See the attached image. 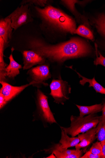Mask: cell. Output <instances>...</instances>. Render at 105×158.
Segmentation results:
<instances>
[{
	"mask_svg": "<svg viewBox=\"0 0 105 158\" xmlns=\"http://www.w3.org/2000/svg\"><path fill=\"white\" fill-rule=\"evenodd\" d=\"M26 42L30 50L34 51L46 60L59 64L69 60L93 55L94 52L91 45L77 38L52 45L39 37L30 36L26 39Z\"/></svg>",
	"mask_w": 105,
	"mask_h": 158,
	"instance_id": "obj_1",
	"label": "cell"
},
{
	"mask_svg": "<svg viewBox=\"0 0 105 158\" xmlns=\"http://www.w3.org/2000/svg\"><path fill=\"white\" fill-rule=\"evenodd\" d=\"M34 9L41 21L40 27L42 31L74 34L77 29L75 21L61 10L51 5L43 8L35 6Z\"/></svg>",
	"mask_w": 105,
	"mask_h": 158,
	"instance_id": "obj_2",
	"label": "cell"
},
{
	"mask_svg": "<svg viewBox=\"0 0 105 158\" xmlns=\"http://www.w3.org/2000/svg\"><path fill=\"white\" fill-rule=\"evenodd\" d=\"M100 117L97 113L90 114L83 117L72 115L70 118V126L68 127H60V128L68 135L71 137H75L92 128H96L99 123Z\"/></svg>",
	"mask_w": 105,
	"mask_h": 158,
	"instance_id": "obj_3",
	"label": "cell"
},
{
	"mask_svg": "<svg viewBox=\"0 0 105 158\" xmlns=\"http://www.w3.org/2000/svg\"><path fill=\"white\" fill-rule=\"evenodd\" d=\"M30 6L28 4L21 5L7 16L10 19L12 27L14 31L34 21Z\"/></svg>",
	"mask_w": 105,
	"mask_h": 158,
	"instance_id": "obj_4",
	"label": "cell"
},
{
	"mask_svg": "<svg viewBox=\"0 0 105 158\" xmlns=\"http://www.w3.org/2000/svg\"><path fill=\"white\" fill-rule=\"evenodd\" d=\"M51 92L50 95L54 99V102L64 105L70 98L71 88L67 82L62 79H53L50 85Z\"/></svg>",
	"mask_w": 105,
	"mask_h": 158,
	"instance_id": "obj_5",
	"label": "cell"
},
{
	"mask_svg": "<svg viewBox=\"0 0 105 158\" xmlns=\"http://www.w3.org/2000/svg\"><path fill=\"white\" fill-rule=\"evenodd\" d=\"M37 106L39 115L43 122L50 124L57 123L49 106L48 97L39 89L37 92Z\"/></svg>",
	"mask_w": 105,
	"mask_h": 158,
	"instance_id": "obj_6",
	"label": "cell"
},
{
	"mask_svg": "<svg viewBox=\"0 0 105 158\" xmlns=\"http://www.w3.org/2000/svg\"><path fill=\"white\" fill-rule=\"evenodd\" d=\"M90 24L93 26L101 40L97 44L98 48L105 51V12L96 14L90 20Z\"/></svg>",
	"mask_w": 105,
	"mask_h": 158,
	"instance_id": "obj_7",
	"label": "cell"
},
{
	"mask_svg": "<svg viewBox=\"0 0 105 158\" xmlns=\"http://www.w3.org/2000/svg\"><path fill=\"white\" fill-rule=\"evenodd\" d=\"M27 74L31 77L32 81L36 82L37 85L42 84L48 85L44 82L51 77L49 66L45 64L31 68L28 71Z\"/></svg>",
	"mask_w": 105,
	"mask_h": 158,
	"instance_id": "obj_8",
	"label": "cell"
},
{
	"mask_svg": "<svg viewBox=\"0 0 105 158\" xmlns=\"http://www.w3.org/2000/svg\"><path fill=\"white\" fill-rule=\"evenodd\" d=\"M0 83L2 86L0 90V93H2L4 95L6 104L29 86L33 85H37V83L34 81H32L29 84L20 87L12 86L4 81H1Z\"/></svg>",
	"mask_w": 105,
	"mask_h": 158,
	"instance_id": "obj_9",
	"label": "cell"
},
{
	"mask_svg": "<svg viewBox=\"0 0 105 158\" xmlns=\"http://www.w3.org/2000/svg\"><path fill=\"white\" fill-rule=\"evenodd\" d=\"M46 151L50 153H53L57 158H80L84 153L82 149L77 150L64 148L59 143Z\"/></svg>",
	"mask_w": 105,
	"mask_h": 158,
	"instance_id": "obj_10",
	"label": "cell"
},
{
	"mask_svg": "<svg viewBox=\"0 0 105 158\" xmlns=\"http://www.w3.org/2000/svg\"><path fill=\"white\" fill-rule=\"evenodd\" d=\"M24 66L23 70L30 69L37 65L45 64L46 60L31 50L24 51L22 52Z\"/></svg>",
	"mask_w": 105,
	"mask_h": 158,
	"instance_id": "obj_11",
	"label": "cell"
},
{
	"mask_svg": "<svg viewBox=\"0 0 105 158\" xmlns=\"http://www.w3.org/2000/svg\"><path fill=\"white\" fill-rule=\"evenodd\" d=\"M96 127L91 129L85 133L79 134L78 137L80 142L75 147L76 149L79 150L82 149L84 153L86 152L87 148L96 139Z\"/></svg>",
	"mask_w": 105,
	"mask_h": 158,
	"instance_id": "obj_12",
	"label": "cell"
},
{
	"mask_svg": "<svg viewBox=\"0 0 105 158\" xmlns=\"http://www.w3.org/2000/svg\"><path fill=\"white\" fill-rule=\"evenodd\" d=\"M10 19L7 17L0 20V37L4 40L6 48L12 38V31Z\"/></svg>",
	"mask_w": 105,
	"mask_h": 158,
	"instance_id": "obj_13",
	"label": "cell"
},
{
	"mask_svg": "<svg viewBox=\"0 0 105 158\" xmlns=\"http://www.w3.org/2000/svg\"><path fill=\"white\" fill-rule=\"evenodd\" d=\"M14 50L13 48H12L11 53L9 57L10 63L6 69V77L11 78H14L19 74L20 69L22 68V65L17 63L13 58L12 53Z\"/></svg>",
	"mask_w": 105,
	"mask_h": 158,
	"instance_id": "obj_14",
	"label": "cell"
},
{
	"mask_svg": "<svg viewBox=\"0 0 105 158\" xmlns=\"http://www.w3.org/2000/svg\"><path fill=\"white\" fill-rule=\"evenodd\" d=\"M73 69L78 74L79 77L82 78L80 81V84L84 86L87 83H89V87H93L97 93H99L105 95V88H104L99 83L95 80L94 77L93 79H90L86 78L78 72L76 70H74L72 67H67Z\"/></svg>",
	"mask_w": 105,
	"mask_h": 158,
	"instance_id": "obj_15",
	"label": "cell"
},
{
	"mask_svg": "<svg viewBox=\"0 0 105 158\" xmlns=\"http://www.w3.org/2000/svg\"><path fill=\"white\" fill-rule=\"evenodd\" d=\"M78 2L79 1H61L62 4L75 17L79 23L89 26V23L87 19L78 13L75 7V4Z\"/></svg>",
	"mask_w": 105,
	"mask_h": 158,
	"instance_id": "obj_16",
	"label": "cell"
},
{
	"mask_svg": "<svg viewBox=\"0 0 105 158\" xmlns=\"http://www.w3.org/2000/svg\"><path fill=\"white\" fill-rule=\"evenodd\" d=\"M61 129L62 136L59 143L63 148L68 149L69 148L75 147L80 142L78 137H70L63 129Z\"/></svg>",
	"mask_w": 105,
	"mask_h": 158,
	"instance_id": "obj_17",
	"label": "cell"
},
{
	"mask_svg": "<svg viewBox=\"0 0 105 158\" xmlns=\"http://www.w3.org/2000/svg\"><path fill=\"white\" fill-rule=\"evenodd\" d=\"M79 109V116L83 117L86 115L94 113H97L101 112L102 110L103 105L102 103L96 104L90 106H81L76 105Z\"/></svg>",
	"mask_w": 105,
	"mask_h": 158,
	"instance_id": "obj_18",
	"label": "cell"
},
{
	"mask_svg": "<svg viewBox=\"0 0 105 158\" xmlns=\"http://www.w3.org/2000/svg\"><path fill=\"white\" fill-rule=\"evenodd\" d=\"M74 34H78L93 42L95 40L93 32L89 28L83 24L78 27L75 31Z\"/></svg>",
	"mask_w": 105,
	"mask_h": 158,
	"instance_id": "obj_19",
	"label": "cell"
},
{
	"mask_svg": "<svg viewBox=\"0 0 105 158\" xmlns=\"http://www.w3.org/2000/svg\"><path fill=\"white\" fill-rule=\"evenodd\" d=\"M96 128V137L98 141L101 142L105 140V119H102L100 116Z\"/></svg>",
	"mask_w": 105,
	"mask_h": 158,
	"instance_id": "obj_20",
	"label": "cell"
},
{
	"mask_svg": "<svg viewBox=\"0 0 105 158\" xmlns=\"http://www.w3.org/2000/svg\"><path fill=\"white\" fill-rule=\"evenodd\" d=\"M95 45L96 58L94 61V64L96 66L100 65L105 67V57L98 51V45L96 43H95Z\"/></svg>",
	"mask_w": 105,
	"mask_h": 158,
	"instance_id": "obj_21",
	"label": "cell"
},
{
	"mask_svg": "<svg viewBox=\"0 0 105 158\" xmlns=\"http://www.w3.org/2000/svg\"><path fill=\"white\" fill-rule=\"evenodd\" d=\"M48 2L47 0H23L21 3L20 5L28 4L31 6L33 5L44 7Z\"/></svg>",
	"mask_w": 105,
	"mask_h": 158,
	"instance_id": "obj_22",
	"label": "cell"
},
{
	"mask_svg": "<svg viewBox=\"0 0 105 158\" xmlns=\"http://www.w3.org/2000/svg\"><path fill=\"white\" fill-rule=\"evenodd\" d=\"M89 151L94 154L100 155L102 151V146L101 142L98 141L93 143Z\"/></svg>",
	"mask_w": 105,
	"mask_h": 158,
	"instance_id": "obj_23",
	"label": "cell"
},
{
	"mask_svg": "<svg viewBox=\"0 0 105 158\" xmlns=\"http://www.w3.org/2000/svg\"><path fill=\"white\" fill-rule=\"evenodd\" d=\"M80 158H100V155L94 154L88 151L86 152Z\"/></svg>",
	"mask_w": 105,
	"mask_h": 158,
	"instance_id": "obj_24",
	"label": "cell"
},
{
	"mask_svg": "<svg viewBox=\"0 0 105 158\" xmlns=\"http://www.w3.org/2000/svg\"><path fill=\"white\" fill-rule=\"evenodd\" d=\"M6 104L5 100L3 94L0 93V108L1 109Z\"/></svg>",
	"mask_w": 105,
	"mask_h": 158,
	"instance_id": "obj_25",
	"label": "cell"
},
{
	"mask_svg": "<svg viewBox=\"0 0 105 158\" xmlns=\"http://www.w3.org/2000/svg\"><path fill=\"white\" fill-rule=\"evenodd\" d=\"M100 142L102 146V151L100 158H105V140Z\"/></svg>",
	"mask_w": 105,
	"mask_h": 158,
	"instance_id": "obj_26",
	"label": "cell"
},
{
	"mask_svg": "<svg viewBox=\"0 0 105 158\" xmlns=\"http://www.w3.org/2000/svg\"><path fill=\"white\" fill-rule=\"evenodd\" d=\"M102 103L103 105V107L102 110V115L100 117L102 119H105V100H104Z\"/></svg>",
	"mask_w": 105,
	"mask_h": 158,
	"instance_id": "obj_27",
	"label": "cell"
},
{
	"mask_svg": "<svg viewBox=\"0 0 105 158\" xmlns=\"http://www.w3.org/2000/svg\"><path fill=\"white\" fill-rule=\"evenodd\" d=\"M51 154L50 155V156H48V157H47L46 158H56V157L55 156V155L53 153H51Z\"/></svg>",
	"mask_w": 105,
	"mask_h": 158,
	"instance_id": "obj_28",
	"label": "cell"
}]
</instances>
